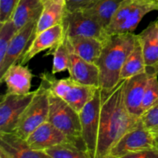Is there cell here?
I'll return each instance as SVG.
<instances>
[{"label": "cell", "mask_w": 158, "mask_h": 158, "mask_svg": "<svg viewBox=\"0 0 158 158\" xmlns=\"http://www.w3.org/2000/svg\"><path fill=\"white\" fill-rule=\"evenodd\" d=\"M37 22L38 20L30 22L15 34L4 59L0 63V77H2L11 66L18 63L29 49L35 36Z\"/></svg>", "instance_id": "11"}, {"label": "cell", "mask_w": 158, "mask_h": 158, "mask_svg": "<svg viewBox=\"0 0 158 158\" xmlns=\"http://www.w3.org/2000/svg\"><path fill=\"white\" fill-rule=\"evenodd\" d=\"M65 36L63 23L54 26L37 34L32 41L29 49L20 60L19 63L26 65L34 56L46 49H50L56 46Z\"/></svg>", "instance_id": "15"}, {"label": "cell", "mask_w": 158, "mask_h": 158, "mask_svg": "<svg viewBox=\"0 0 158 158\" xmlns=\"http://www.w3.org/2000/svg\"><path fill=\"white\" fill-rule=\"evenodd\" d=\"M155 10L158 11L157 0H123L105 29L106 33L133 32L147 14Z\"/></svg>", "instance_id": "3"}, {"label": "cell", "mask_w": 158, "mask_h": 158, "mask_svg": "<svg viewBox=\"0 0 158 158\" xmlns=\"http://www.w3.org/2000/svg\"><path fill=\"white\" fill-rule=\"evenodd\" d=\"M157 2H158V0H157Z\"/></svg>", "instance_id": "34"}, {"label": "cell", "mask_w": 158, "mask_h": 158, "mask_svg": "<svg viewBox=\"0 0 158 158\" xmlns=\"http://www.w3.org/2000/svg\"><path fill=\"white\" fill-rule=\"evenodd\" d=\"M20 0H0V23L10 19Z\"/></svg>", "instance_id": "29"}, {"label": "cell", "mask_w": 158, "mask_h": 158, "mask_svg": "<svg viewBox=\"0 0 158 158\" xmlns=\"http://www.w3.org/2000/svg\"><path fill=\"white\" fill-rule=\"evenodd\" d=\"M47 121L52 123L70 138H83L79 113L50 90L49 112Z\"/></svg>", "instance_id": "6"}, {"label": "cell", "mask_w": 158, "mask_h": 158, "mask_svg": "<svg viewBox=\"0 0 158 158\" xmlns=\"http://www.w3.org/2000/svg\"><path fill=\"white\" fill-rule=\"evenodd\" d=\"M69 77L84 85L100 87V70L97 64L83 60L69 51Z\"/></svg>", "instance_id": "16"}, {"label": "cell", "mask_w": 158, "mask_h": 158, "mask_svg": "<svg viewBox=\"0 0 158 158\" xmlns=\"http://www.w3.org/2000/svg\"><path fill=\"white\" fill-rule=\"evenodd\" d=\"M16 32V28L11 19L4 23H0V63L4 59L11 41Z\"/></svg>", "instance_id": "27"}, {"label": "cell", "mask_w": 158, "mask_h": 158, "mask_svg": "<svg viewBox=\"0 0 158 158\" xmlns=\"http://www.w3.org/2000/svg\"><path fill=\"white\" fill-rule=\"evenodd\" d=\"M150 67H151V74L148 79L144 96L142 101L143 114L158 101V64Z\"/></svg>", "instance_id": "26"}, {"label": "cell", "mask_w": 158, "mask_h": 158, "mask_svg": "<svg viewBox=\"0 0 158 158\" xmlns=\"http://www.w3.org/2000/svg\"><path fill=\"white\" fill-rule=\"evenodd\" d=\"M43 1H45V0H43Z\"/></svg>", "instance_id": "33"}, {"label": "cell", "mask_w": 158, "mask_h": 158, "mask_svg": "<svg viewBox=\"0 0 158 158\" xmlns=\"http://www.w3.org/2000/svg\"><path fill=\"white\" fill-rule=\"evenodd\" d=\"M148 68L146 66L141 44L137 35L135 45L132 52L127 59L123 68H122L120 79H128L133 76L145 71Z\"/></svg>", "instance_id": "24"}, {"label": "cell", "mask_w": 158, "mask_h": 158, "mask_svg": "<svg viewBox=\"0 0 158 158\" xmlns=\"http://www.w3.org/2000/svg\"><path fill=\"white\" fill-rule=\"evenodd\" d=\"M0 158H49L45 151H35L26 139L15 132H0Z\"/></svg>", "instance_id": "13"}, {"label": "cell", "mask_w": 158, "mask_h": 158, "mask_svg": "<svg viewBox=\"0 0 158 158\" xmlns=\"http://www.w3.org/2000/svg\"><path fill=\"white\" fill-rule=\"evenodd\" d=\"M140 120L153 135L158 134V101L142 114Z\"/></svg>", "instance_id": "28"}, {"label": "cell", "mask_w": 158, "mask_h": 158, "mask_svg": "<svg viewBox=\"0 0 158 158\" xmlns=\"http://www.w3.org/2000/svg\"><path fill=\"white\" fill-rule=\"evenodd\" d=\"M137 35L133 32L110 35L103 42L97 65L100 70V88L114 89L121 80L122 68L135 45Z\"/></svg>", "instance_id": "2"}, {"label": "cell", "mask_w": 158, "mask_h": 158, "mask_svg": "<svg viewBox=\"0 0 158 158\" xmlns=\"http://www.w3.org/2000/svg\"><path fill=\"white\" fill-rule=\"evenodd\" d=\"M26 140L32 150L40 151H45L48 148L63 142H84L83 138H70L49 121L44 122L35 128Z\"/></svg>", "instance_id": "12"}, {"label": "cell", "mask_w": 158, "mask_h": 158, "mask_svg": "<svg viewBox=\"0 0 158 158\" xmlns=\"http://www.w3.org/2000/svg\"><path fill=\"white\" fill-rule=\"evenodd\" d=\"M66 36L69 51L89 63L97 64L103 49V41L84 35Z\"/></svg>", "instance_id": "18"}, {"label": "cell", "mask_w": 158, "mask_h": 158, "mask_svg": "<svg viewBox=\"0 0 158 158\" xmlns=\"http://www.w3.org/2000/svg\"><path fill=\"white\" fill-rule=\"evenodd\" d=\"M147 66L158 64V19L152 21L139 35Z\"/></svg>", "instance_id": "20"}, {"label": "cell", "mask_w": 158, "mask_h": 158, "mask_svg": "<svg viewBox=\"0 0 158 158\" xmlns=\"http://www.w3.org/2000/svg\"><path fill=\"white\" fill-rule=\"evenodd\" d=\"M52 158H91L84 142L66 141L45 151Z\"/></svg>", "instance_id": "23"}, {"label": "cell", "mask_w": 158, "mask_h": 158, "mask_svg": "<svg viewBox=\"0 0 158 158\" xmlns=\"http://www.w3.org/2000/svg\"><path fill=\"white\" fill-rule=\"evenodd\" d=\"M44 7L37 22L35 35L46 29L63 23L66 12V0H45Z\"/></svg>", "instance_id": "19"}, {"label": "cell", "mask_w": 158, "mask_h": 158, "mask_svg": "<svg viewBox=\"0 0 158 158\" xmlns=\"http://www.w3.org/2000/svg\"><path fill=\"white\" fill-rule=\"evenodd\" d=\"M123 1V0H99L92 6L81 10L106 29Z\"/></svg>", "instance_id": "22"}, {"label": "cell", "mask_w": 158, "mask_h": 158, "mask_svg": "<svg viewBox=\"0 0 158 158\" xmlns=\"http://www.w3.org/2000/svg\"><path fill=\"white\" fill-rule=\"evenodd\" d=\"M52 55L53 57L52 61V73H56L68 70L69 65V49L68 47L67 36L65 34L63 40L52 49H50L46 56Z\"/></svg>", "instance_id": "25"}, {"label": "cell", "mask_w": 158, "mask_h": 158, "mask_svg": "<svg viewBox=\"0 0 158 158\" xmlns=\"http://www.w3.org/2000/svg\"><path fill=\"white\" fill-rule=\"evenodd\" d=\"M99 0H66V11L73 12L81 10L92 6Z\"/></svg>", "instance_id": "30"}, {"label": "cell", "mask_w": 158, "mask_h": 158, "mask_svg": "<svg viewBox=\"0 0 158 158\" xmlns=\"http://www.w3.org/2000/svg\"><path fill=\"white\" fill-rule=\"evenodd\" d=\"M150 74L151 67L148 66L145 71L136 74L126 80L124 87L125 104L128 111L138 118H140L143 114L142 101Z\"/></svg>", "instance_id": "14"}, {"label": "cell", "mask_w": 158, "mask_h": 158, "mask_svg": "<svg viewBox=\"0 0 158 158\" xmlns=\"http://www.w3.org/2000/svg\"><path fill=\"white\" fill-rule=\"evenodd\" d=\"M33 75L27 66L18 63L11 66L0 77L1 83H6L7 93L26 94L31 92L30 88Z\"/></svg>", "instance_id": "17"}, {"label": "cell", "mask_w": 158, "mask_h": 158, "mask_svg": "<svg viewBox=\"0 0 158 158\" xmlns=\"http://www.w3.org/2000/svg\"><path fill=\"white\" fill-rule=\"evenodd\" d=\"M123 79L110 90L102 89V104L96 158H108L113 147L138 123L140 118L128 111L125 104Z\"/></svg>", "instance_id": "1"}, {"label": "cell", "mask_w": 158, "mask_h": 158, "mask_svg": "<svg viewBox=\"0 0 158 158\" xmlns=\"http://www.w3.org/2000/svg\"><path fill=\"white\" fill-rule=\"evenodd\" d=\"M154 148V136L144 127L141 120L126 133L113 147L108 158H126L143 150Z\"/></svg>", "instance_id": "8"}, {"label": "cell", "mask_w": 158, "mask_h": 158, "mask_svg": "<svg viewBox=\"0 0 158 158\" xmlns=\"http://www.w3.org/2000/svg\"><path fill=\"white\" fill-rule=\"evenodd\" d=\"M102 104V90L99 87L80 114L83 137L91 158H96Z\"/></svg>", "instance_id": "7"}, {"label": "cell", "mask_w": 158, "mask_h": 158, "mask_svg": "<svg viewBox=\"0 0 158 158\" xmlns=\"http://www.w3.org/2000/svg\"><path fill=\"white\" fill-rule=\"evenodd\" d=\"M43 7V0H20L11 17L17 31L30 22L39 20Z\"/></svg>", "instance_id": "21"}, {"label": "cell", "mask_w": 158, "mask_h": 158, "mask_svg": "<svg viewBox=\"0 0 158 158\" xmlns=\"http://www.w3.org/2000/svg\"><path fill=\"white\" fill-rule=\"evenodd\" d=\"M65 34L68 36L84 35L94 37L104 42L108 36L104 28L86 15L83 10L66 11L63 21Z\"/></svg>", "instance_id": "10"}, {"label": "cell", "mask_w": 158, "mask_h": 158, "mask_svg": "<svg viewBox=\"0 0 158 158\" xmlns=\"http://www.w3.org/2000/svg\"><path fill=\"white\" fill-rule=\"evenodd\" d=\"M40 80V86L35 90L33 98L23 112L14 131L24 139H27L35 128L48 120L49 89L46 80Z\"/></svg>", "instance_id": "5"}, {"label": "cell", "mask_w": 158, "mask_h": 158, "mask_svg": "<svg viewBox=\"0 0 158 158\" xmlns=\"http://www.w3.org/2000/svg\"><path fill=\"white\" fill-rule=\"evenodd\" d=\"M126 158H158V151L155 148L143 150L130 154Z\"/></svg>", "instance_id": "31"}, {"label": "cell", "mask_w": 158, "mask_h": 158, "mask_svg": "<svg viewBox=\"0 0 158 158\" xmlns=\"http://www.w3.org/2000/svg\"><path fill=\"white\" fill-rule=\"evenodd\" d=\"M154 148L158 151V134L154 135Z\"/></svg>", "instance_id": "32"}, {"label": "cell", "mask_w": 158, "mask_h": 158, "mask_svg": "<svg viewBox=\"0 0 158 158\" xmlns=\"http://www.w3.org/2000/svg\"><path fill=\"white\" fill-rule=\"evenodd\" d=\"M40 78L46 80L52 94L65 100L78 113L93 98L99 88L82 84L70 77L56 79L54 74L46 72L42 73Z\"/></svg>", "instance_id": "4"}, {"label": "cell", "mask_w": 158, "mask_h": 158, "mask_svg": "<svg viewBox=\"0 0 158 158\" xmlns=\"http://www.w3.org/2000/svg\"><path fill=\"white\" fill-rule=\"evenodd\" d=\"M35 95V90L26 94L6 92L0 101V132H14L23 112Z\"/></svg>", "instance_id": "9"}]
</instances>
